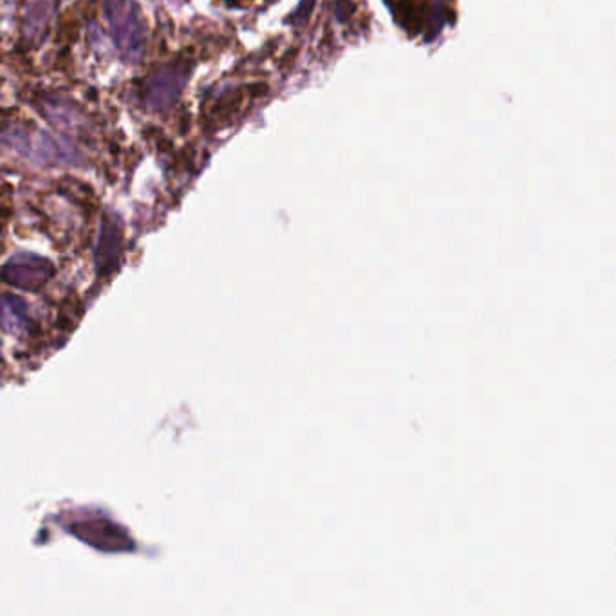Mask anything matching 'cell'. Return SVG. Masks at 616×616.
Returning a JSON list of instances; mask_svg holds the SVG:
<instances>
[{"label": "cell", "instance_id": "cell-1", "mask_svg": "<svg viewBox=\"0 0 616 616\" xmlns=\"http://www.w3.org/2000/svg\"><path fill=\"white\" fill-rule=\"evenodd\" d=\"M0 140L22 158L42 167L75 165L80 159L71 143L58 141L29 123L10 122L4 125L0 129Z\"/></svg>", "mask_w": 616, "mask_h": 616}, {"label": "cell", "instance_id": "cell-2", "mask_svg": "<svg viewBox=\"0 0 616 616\" xmlns=\"http://www.w3.org/2000/svg\"><path fill=\"white\" fill-rule=\"evenodd\" d=\"M103 15L114 46L125 62L138 64L147 44V19L136 0H103Z\"/></svg>", "mask_w": 616, "mask_h": 616}, {"label": "cell", "instance_id": "cell-3", "mask_svg": "<svg viewBox=\"0 0 616 616\" xmlns=\"http://www.w3.org/2000/svg\"><path fill=\"white\" fill-rule=\"evenodd\" d=\"M188 80V66L174 62L147 76L140 85L143 105L154 112H165L178 102L179 94Z\"/></svg>", "mask_w": 616, "mask_h": 616}, {"label": "cell", "instance_id": "cell-4", "mask_svg": "<svg viewBox=\"0 0 616 616\" xmlns=\"http://www.w3.org/2000/svg\"><path fill=\"white\" fill-rule=\"evenodd\" d=\"M0 277L13 288L38 291L55 277V266L37 253H19L2 266Z\"/></svg>", "mask_w": 616, "mask_h": 616}, {"label": "cell", "instance_id": "cell-5", "mask_svg": "<svg viewBox=\"0 0 616 616\" xmlns=\"http://www.w3.org/2000/svg\"><path fill=\"white\" fill-rule=\"evenodd\" d=\"M38 109L46 116L47 122L55 127L56 131L87 138L89 136V122L82 109L75 102L67 100L58 94H44L38 103Z\"/></svg>", "mask_w": 616, "mask_h": 616}, {"label": "cell", "instance_id": "cell-6", "mask_svg": "<svg viewBox=\"0 0 616 616\" xmlns=\"http://www.w3.org/2000/svg\"><path fill=\"white\" fill-rule=\"evenodd\" d=\"M71 532L75 533L80 541L87 542L98 550L131 551L134 548L131 535L118 524L111 523L109 519L78 521V523L71 524Z\"/></svg>", "mask_w": 616, "mask_h": 616}, {"label": "cell", "instance_id": "cell-7", "mask_svg": "<svg viewBox=\"0 0 616 616\" xmlns=\"http://www.w3.org/2000/svg\"><path fill=\"white\" fill-rule=\"evenodd\" d=\"M123 244H125V235H123L122 219H120V215L107 212L102 217L100 237H98L96 253H94L96 270L100 275L107 277L120 268Z\"/></svg>", "mask_w": 616, "mask_h": 616}, {"label": "cell", "instance_id": "cell-8", "mask_svg": "<svg viewBox=\"0 0 616 616\" xmlns=\"http://www.w3.org/2000/svg\"><path fill=\"white\" fill-rule=\"evenodd\" d=\"M55 6L56 0H24L22 35L29 46H38L46 38Z\"/></svg>", "mask_w": 616, "mask_h": 616}, {"label": "cell", "instance_id": "cell-9", "mask_svg": "<svg viewBox=\"0 0 616 616\" xmlns=\"http://www.w3.org/2000/svg\"><path fill=\"white\" fill-rule=\"evenodd\" d=\"M35 327L31 306L15 295L0 297V329L13 336L29 335Z\"/></svg>", "mask_w": 616, "mask_h": 616}, {"label": "cell", "instance_id": "cell-10", "mask_svg": "<svg viewBox=\"0 0 616 616\" xmlns=\"http://www.w3.org/2000/svg\"><path fill=\"white\" fill-rule=\"evenodd\" d=\"M226 2H230V4H244V2H248V0H226Z\"/></svg>", "mask_w": 616, "mask_h": 616}, {"label": "cell", "instance_id": "cell-11", "mask_svg": "<svg viewBox=\"0 0 616 616\" xmlns=\"http://www.w3.org/2000/svg\"><path fill=\"white\" fill-rule=\"evenodd\" d=\"M2 2H4V0H0V4H2Z\"/></svg>", "mask_w": 616, "mask_h": 616}]
</instances>
